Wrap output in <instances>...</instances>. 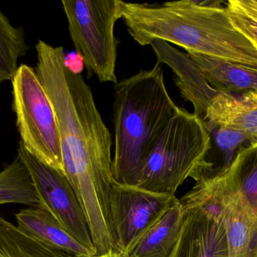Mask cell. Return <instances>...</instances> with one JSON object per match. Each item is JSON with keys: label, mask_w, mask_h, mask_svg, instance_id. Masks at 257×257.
Listing matches in <instances>:
<instances>
[{"label": "cell", "mask_w": 257, "mask_h": 257, "mask_svg": "<svg viewBox=\"0 0 257 257\" xmlns=\"http://www.w3.org/2000/svg\"><path fill=\"white\" fill-rule=\"evenodd\" d=\"M36 74L51 101L60 135L65 175L84 212L97 255L115 251L110 193L113 176L111 133L91 89L68 66L63 47L36 45Z\"/></svg>", "instance_id": "1"}, {"label": "cell", "mask_w": 257, "mask_h": 257, "mask_svg": "<svg viewBox=\"0 0 257 257\" xmlns=\"http://www.w3.org/2000/svg\"><path fill=\"white\" fill-rule=\"evenodd\" d=\"M122 19L142 46L162 40L194 52L257 67V47L232 24L222 1L122 3Z\"/></svg>", "instance_id": "2"}, {"label": "cell", "mask_w": 257, "mask_h": 257, "mask_svg": "<svg viewBox=\"0 0 257 257\" xmlns=\"http://www.w3.org/2000/svg\"><path fill=\"white\" fill-rule=\"evenodd\" d=\"M114 91L113 176L137 186L148 155L181 108L168 93L159 64L116 83Z\"/></svg>", "instance_id": "3"}, {"label": "cell", "mask_w": 257, "mask_h": 257, "mask_svg": "<svg viewBox=\"0 0 257 257\" xmlns=\"http://www.w3.org/2000/svg\"><path fill=\"white\" fill-rule=\"evenodd\" d=\"M211 147V134L203 122L181 108L148 155L137 187L175 196Z\"/></svg>", "instance_id": "4"}, {"label": "cell", "mask_w": 257, "mask_h": 257, "mask_svg": "<svg viewBox=\"0 0 257 257\" xmlns=\"http://www.w3.org/2000/svg\"><path fill=\"white\" fill-rule=\"evenodd\" d=\"M120 0H63L69 34L89 76L117 82V40L114 26L122 18Z\"/></svg>", "instance_id": "5"}, {"label": "cell", "mask_w": 257, "mask_h": 257, "mask_svg": "<svg viewBox=\"0 0 257 257\" xmlns=\"http://www.w3.org/2000/svg\"><path fill=\"white\" fill-rule=\"evenodd\" d=\"M12 82L21 143L38 160L65 174L55 113L36 70L22 63Z\"/></svg>", "instance_id": "6"}, {"label": "cell", "mask_w": 257, "mask_h": 257, "mask_svg": "<svg viewBox=\"0 0 257 257\" xmlns=\"http://www.w3.org/2000/svg\"><path fill=\"white\" fill-rule=\"evenodd\" d=\"M18 156L31 175L40 208L49 212L74 239L96 256L85 216L66 175L38 160L21 142Z\"/></svg>", "instance_id": "7"}, {"label": "cell", "mask_w": 257, "mask_h": 257, "mask_svg": "<svg viewBox=\"0 0 257 257\" xmlns=\"http://www.w3.org/2000/svg\"><path fill=\"white\" fill-rule=\"evenodd\" d=\"M178 200L172 195L115 181L110 193V210L120 254L126 256L141 237Z\"/></svg>", "instance_id": "8"}, {"label": "cell", "mask_w": 257, "mask_h": 257, "mask_svg": "<svg viewBox=\"0 0 257 257\" xmlns=\"http://www.w3.org/2000/svg\"><path fill=\"white\" fill-rule=\"evenodd\" d=\"M187 195L209 208L223 222L229 257H257V211L215 183L195 185Z\"/></svg>", "instance_id": "9"}, {"label": "cell", "mask_w": 257, "mask_h": 257, "mask_svg": "<svg viewBox=\"0 0 257 257\" xmlns=\"http://www.w3.org/2000/svg\"><path fill=\"white\" fill-rule=\"evenodd\" d=\"M180 202L184 211V223L169 257H229L227 234L221 220L187 195Z\"/></svg>", "instance_id": "10"}, {"label": "cell", "mask_w": 257, "mask_h": 257, "mask_svg": "<svg viewBox=\"0 0 257 257\" xmlns=\"http://www.w3.org/2000/svg\"><path fill=\"white\" fill-rule=\"evenodd\" d=\"M157 58V64L169 66L175 73V81L185 101L194 107V114L203 122L210 103L220 94L211 87L202 71L190 56L162 40L151 43Z\"/></svg>", "instance_id": "11"}, {"label": "cell", "mask_w": 257, "mask_h": 257, "mask_svg": "<svg viewBox=\"0 0 257 257\" xmlns=\"http://www.w3.org/2000/svg\"><path fill=\"white\" fill-rule=\"evenodd\" d=\"M203 123L209 128L238 130L256 143L257 92L218 94L210 103Z\"/></svg>", "instance_id": "12"}, {"label": "cell", "mask_w": 257, "mask_h": 257, "mask_svg": "<svg viewBox=\"0 0 257 257\" xmlns=\"http://www.w3.org/2000/svg\"><path fill=\"white\" fill-rule=\"evenodd\" d=\"M15 218L20 231L47 245L74 257L96 256L74 239L49 212L40 207L21 210L15 214Z\"/></svg>", "instance_id": "13"}, {"label": "cell", "mask_w": 257, "mask_h": 257, "mask_svg": "<svg viewBox=\"0 0 257 257\" xmlns=\"http://www.w3.org/2000/svg\"><path fill=\"white\" fill-rule=\"evenodd\" d=\"M212 89L220 93L257 92V67L187 52Z\"/></svg>", "instance_id": "14"}, {"label": "cell", "mask_w": 257, "mask_h": 257, "mask_svg": "<svg viewBox=\"0 0 257 257\" xmlns=\"http://www.w3.org/2000/svg\"><path fill=\"white\" fill-rule=\"evenodd\" d=\"M184 219V208L178 199L141 237L126 257L170 256L178 243Z\"/></svg>", "instance_id": "15"}, {"label": "cell", "mask_w": 257, "mask_h": 257, "mask_svg": "<svg viewBox=\"0 0 257 257\" xmlns=\"http://www.w3.org/2000/svg\"><path fill=\"white\" fill-rule=\"evenodd\" d=\"M211 183L257 211V142L242 148L223 176Z\"/></svg>", "instance_id": "16"}, {"label": "cell", "mask_w": 257, "mask_h": 257, "mask_svg": "<svg viewBox=\"0 0 257 257\" xmlns=\"http://www.w3.org/2000/svg\"><path fill=\"white\" fill-rule=\"evenodd\" d=\"M4 204L40 207L31 175L18 156L0 172V205Z\"/></svg>", "instance_id": "17"}, {"label": "cell", "mask_w": 257, "mask_h": 257, "mask_svg": "<svg viewBox=\"0 0 257 257\" xmlns=\"http://www.w3.org/2000/svg\"><path fill=\"white\" fill-rule=\"evenodd\" d=\"M29 48L23 27H14L0 8V83L12 81Z\"/></svg>", "instance_id": "18"}, {"label": "cell", "mask_w": 257, "mask_h": 257, "mask_svg": "<svg viewBox=\"0 0 257 257\" xmlns=\"http://www.w3.org/2000/svg\"><path fill=\"white\" fill-rule=\"evenodd\" d=\"M0 257H74L27 236L16 237L0 243Z\"/></svg>", "instance_id": "19"}, {"label": "cell", "mask_w": 257, "mask_h": 257, "mask_svg": "<svg viewBox=\"0 0 257 257\" xmlns=\"http://www.w3.org/2000/svg\"><path fill=\"white\" fill-rule=\"evenodd\" d=\"M225 8L234 27L257 47V0H229Z\"/></svg>", "instance_id": "20"}, {"label": "cell", "mask_w": 257, "mask_h": 257, "mask_svg": "<svg viewBox=\"0 0 257 257\" xmlns=\"http://www.w3.org/2000/svg\"><path fill=\"white\" fill-rule=\"evenodd\" d=\"M90 257H126L124 255L120 254V253H110V254L102 255V256H94Z\"/></svg>", "instance_id": "21"}]
</instances>
